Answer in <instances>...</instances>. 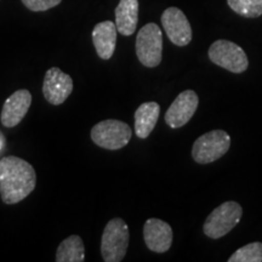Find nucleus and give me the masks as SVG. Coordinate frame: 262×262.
I'll list each match as a JSON object with an SVG mask.
<instances>
[{
  "label": "nucleus",
  "mask_w": 262,
  "mask_h": 262,
  "mask_svg": "<svg viewBox=\"0 0 262 262\" xmlns=\"http://www.w3.org/2000/svg\"><path fill=\"white\" fill-rule=\"evenodd\" d=\"M37 185V173L26 160L15 156L0 159V195L5 204H16L31 194Z\"/></svg>",
  "instance_id": "f257e3e1"
},
{
  "label": "nucleus",
  "mask_w": 262,
  "mask_h": 262,
  "mask_svg": "<svg viewBox=\"0 0 262 262\" xmlns=\"http://www.w3.org/2000/svg\"><path fill=\"white\" fill-rule=\"evenodd\" d=\"M129 227L123 219L116 217L108 222L101 239V254L103 261H122L129 247Z\"/></svg>",
  "instance_id": "f03ea898"
},
{
  "label": "nucleus",
  "mask_w": 262,
  "mask_h": 262,
  "mask_svg": "<svg viewBox=\"0 0 262 262\" xmlns=\"http://www.w3.org/2000/svg\"><path fill=\"white\" fill-rule=\"evenodd\" d=\"M243 209L237 202H225L214 209L204 222V234L212 239L222 238L241 221Z\"/></svg>",
  "instance_id": "7ed1b4c3"
},
{
  "label": "nucleus",
  "mask_w": 262,
  "mask_h": 262,
  "mask_svg": "<svg viewBox=\"0 0 262 262\" xmlns=\"http://www.w3.org/2000/svg\"><path fill=\"white\" fill-rule=\"evenodd\" d=\"M131 135V127L122 120L116 119L103 120L91 129V140L95 145L110 150H117L125 147L129 143Z\"/></svg>",
  "instance_id": "20e7f679"
},
{
  "label": "nucleus",
  "mask_w": 262,
  "mask_h": 262,
  "mask_svg": "<svg viewBox=\"0 0 262 262\" xmlns=\"http://www.w3.org/2000/svg\"><path fill=\"white\" fill-rule=\"evenodd\" d=\"M231 146V137L224 130H212L198 137L192 147L196 163L209 164L224 157Z\"/></svg>",
  "instance_id": "39448f33"
},
{
  "label": "nucleus",
  "mask_w": 262,
  "mask_h": 262,
  "mask_svg": "<svg viewBox=\"0 0 262 262\" xmlns=\"http://www.w3.org/2000/svg\"><path fill=\"white\" fill-rule=\"evenodd\" d=\"M163 54V33L158 25L148 24L140 29L136 38V55L148 68L159 66Z\"/></svg>",
  "instance_id": "423d86ee"
},
{
  "label": "nucleus",
  "mask_w": 262,
  "mask_h": 262,
  "mask_svg": "<svg viewBox=\"0 0 262 262\" xmlns=\"http://www.w3.org/2000/svg\"><path fill=\"white\" fill-rule=\"evenodd\" d=\"M209 58L232 73H243L248 70L249 61L243 49L228 40H216L209 49Z\"/></svg>",
  "instance_id": "0eeeda50"
},
{
  "label": "nucleus",
  "mask_w": 262,
  "mask_h": 262,
  "mask_svg": "<svg viewBox=\"0 0 262 262\" xmlns=\"http://www.w3.org/2000/svg\"><path fill=\"white\" fill-rule=\"evenodd\" d=\"M73 91V80L71 75L63 73L60 68L52 67L45 73L42 83V94L49 103L58 106L70 97Z\"/></svg>",
  "instance_id": "6e6552de"
},
{
  "label": "nucleus",
  "mask_w": 262,
  "mask_h": 262,
  "mask_svg": "<svg viewBox=\"0 0 262 262\" xmlns=\"http://www.w3.org/2000/svg\"><path fill=\"white\" fill-rule=\"evenodd\" d=\"M198 95L193 90H185L173 100L165 113V123L172 129L186 125L198 108Z\"/></svg>",
  "instance_id": "1a4fd4ad"
},
{
  "label": "nucleus",
  "mask_w": 262,
  "mask_h": 262,
  "mask_svg": "<svg viewBox=\"0 0 262 262\" xmlns=\"http://www.w3.org/2000/svg\"><path fill=\"white\" fill-rule=\"evenodd\" d=\"M162 25L172 44L186 47L191 42L192 27L186 15L180 9H166L162 15Z\"/></svg>",
  "instance_id": "9d476101"
},
{
  "label": "nucleus",
  "mask_w": 262,
  "mask_h": 262,
  "mask_svg": "<svg viewBox=\"0 0 262 262\" xmlns=\"http://www.w3.org/2000/svg\"><path fill=\"white\" fill-rule=\"evenodd\" d=\"M143 238L149 250L165 253L172 243V228L168 222L159 219H148L143 226Z\"/></svg>",
  "instance_id": "9b49d317"
},
{
  "label": "nucleus",
  "mask_w": 262,
  "mask_h": 262,
  "mask_svg": "<svg viewBox=\"0 0 262 262\" xmlns=\"http://www.w3.org/2000/svg\"><path fill=\"white\" fill-rule=\"evenodd\" d=\"M32 103V95L28 90L21 89L5 101L0 120L5 127H14L22 122Z\"/></svg>",
  "instance_id": "f8f14e48"
},
{
  "label": "nucleus",
  "mask_w": 262,
  "mask_h": 262,
  "mask_svg": "<svg viewBox=\"0 0 262 262\" xmlns=\"http://www.w3.org/2000/svg\"><path fill=\"white\" fill-rule=\"evenodd\" d=\"M117 27L112 21H103L95 26L93 42L97 55L102 60H110L116 51Z\"/></svg>",
  "instance_id": "ddd939ff"
},
{
  "label": "nucleus",
  "mask_w": 262,
  "mask_h": 262,
  "mask_svg": "<svg viewBox=\"0 0 262 262\" xmlns=\"http://www.w3.org/2000/svg\"><path fill=\"white\" fill-rule=\"evenodd\" d=\"M139 21V0H120L116 9V27L120 34H134Z\"/></svg>",
  "instance_id": "4468645a"
},
{
  "label": "nucleus",
  "mask_w": 262,
  "mask_h": 262,
  "mask_svg": "<svg viewBox=\"0 0 262 262\" xmlns=\"http://www.w3.org/2000/svg\"><path fill=\"white\" fill-rule=\"evenodd\" d=\"M160 106L157 102H145L135 112V133L140 139H147L158 122Z\"/></svg>",
  "instance_id": "2eb2a0df"
},
{
  "label": "nucleus",
  "mask_w": 262,
  "mask_h": 262,
  "mask_svg": "<svg viewBox=\"0 0 262 262\" xmlns=\"http://www.w3.org/2000/svg\"><path fill=\"white\" fill-rule=\"evenodd\" d=\"M85 260L84 243L79 235L66 238L57 248V262H83Z\"/></svg>",
  "instance_id": "dca6fc26"
},
{
  "label": "nucleus",
  "mask_w": 262,
  "mask_h": 262,
  "mask_svg": "<svg viewBox=\"0 0 262 262\" xmlns=\"http://www.w3.org/2000/svg\"><path fill=\"white\" fill-rule=\"evenodd\" d=\"M227 4L243 17L255 18L262 15V0H227Z\"/></svg>",
  "instance_id": "f3484780"
},
{
  "label": "nucleus",
  "mask_w": 262,
  "mask_h": 262,
  "mask_svg": "<svg viewBox=\"0 0 262 262\" xmlns=\"http://www.w3.org/2000/svg\"><path fill=\"white\" fill-rule=\"evenodd\" d=\"M228 262H262V243L254 242L239 248Z\"/></svg>",
  "instance_id": "a211bd4d"
},
{
  "label": "nucleus",
  "mask_w": 262,
  "mask_h": 262,
  "mask_svg": "<svg viewBox=\"0 0 262 262\" xmlns=\"http://www.w3.org/2000/svg\"><path fill=\"white\" fill-rule=\"evenodd\" d=\"M61 2L62 0H22L26 8L34 12L47 11L49 9L57 6Z\"/></svg>",
  "instance_id": "6ab92c4d"
},
{
  "label": "nucleus",
  "mask_w": 262,
  "mask_h": 262,
  "mask_svg": "<svg viewBox=\"0 0 262 262\" xmlns=\"http://www.w3.org/2000/svg\"><path fill=\"white\" fill-rule=\"evenodd\" d=\"M4 145H5V137L3 136L2 133H0V149H2L3 147H4Z\"/></svg>",
  "instance_id": "aec40b11"
}]
</instances>
